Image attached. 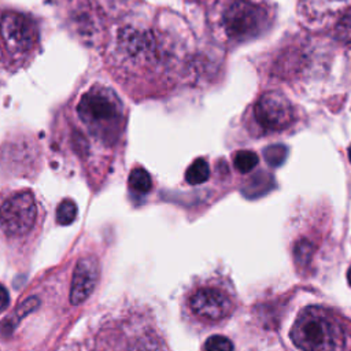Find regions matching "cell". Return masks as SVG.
I'll return each mask as SVG.
<instances>
[{"mask_svg": "<svg viewBox=\"0 0 351 351\" xmlns=\"http://www.w3.org/2000/svg\"><path fill=\"white\" fill-rule=\"evenodd\" d=\"M163 22L159 14L134 12L117 23L106 63L125 90L149 96L173 85L181 52L176 27Z\"/></svg>", "mask_w": 351, "mask_h": 351, "instance_id": "6da1fadb", "label": "cell"}, {"mask_svg": "<svg viewBox=\"0 0 351 351\" xmlns=\"http://www.w3.org/2000/svg\"><path fill=\"white\" fill-rule=\"evenodd\" d=\"M88 351H169L152 311L130 304L108 313L86 337Z\"/></svg>", "mask_w": 351, "mask_h": 351, "instance_id": "7a4b0ae2", "label": "cell"}, {"mask_svg": "<svg viewBox=\"0 0 351 351\" xmlns=\"http://www.w3.org/2000/svg\"><path fill=\"white\" fill-rule=\"evenodd\" d=\"M181 317L197 330L225 325L237 307L232 281L222 274L195 278L181 296Z\"/></svg>", "mask_w": 351, "mask_h": 351, "instance_id": "3957f363", "label": "cell"}, {"mask_svg": "<svg viewBox=\"0 0 351 351\" xmlns=\"http://www.w3.org/2000/svg\"><path fill=\"white\" fill-rule=\"evenodd\" d=\"M300 351H351V321L332 307H303L289 332Z\"/></svg>", "mask_w": 351, "mask_h": 351, "instance_id": "277c9868", "label": "cell"}, {"mask_svg": "<svg viewBox=\"0 0 351 351\" xmlns=\"http://www.w3.org/2000/svg\"><path fill=\"white\" fill-rule=\"evenodd\" d=\"M75 117L93 143L112 148L126 125L125 108L118 96L108 88L95 84L85 89L75 103Z\"/></svg>", "mask_w": 351, "mask_h": 351, "instance_id": "5b68a950", "label": "cell"}, {"mask_svg": "<svg viewBox=\"0 0 351 351\" xmlns=\"http://www.w3.org/2000/svg\"><path fill=\"white\" fill-rule=\"evenodd\" d=\"M43 207L26 188L0 192V240L10 248L29 247L40 234Z\"/></svg>", "mask_w": 351, "mask_h": 351, "instance_id": "8992f818", "label": "cell"}, {"mask_svg": "<svg viewBox=\"0 0 351 351\" xmlns=\"http://www.w3.org/2000/svg\"><path fill=\"white\" fill-rule=\"evenodd\" d=\"M210 21L219 40L241 44L266 30L270 14L261 0H215Z\"/></svg>", "mask_w": 351, "mask_h": 351, "instance_id": "52a82bcc", "label": "cell"}, {"mask_svg": "<svg viewBox=\"0 0 351 351\" xmlns=\"http://www.w3.org/2000/svg\"><path fill=\"white\" fill-rule=\"evenodd\" d=\"M38 22L27 12H0V62L10 71L27 66L38 52Z\"/></svg>", "mask_w": 351, "mask_h": 351, "instance_id": "ba28073f", "label": "cell"}, {"mask_svg": "<svg viewBox=\"0 0 351 351\" xmlns=\"http://www.w3.org/2000/svg\"><path fill=\"white\" fill-rule=\"evenodd\" d=\"M296 119V107L278 90L262 93L252 104V133L256 136L282 133L291 129Z\"/></svg>", "mask_w": 351, "mask_h": 351, "instance_id": "9c48e42d", "label": "cell"}, {"mask_svg": "<svg viewBox=\"0 0 351 351\" xmlns=\"http://www.w3.org/2000/svg\"><path fill=\"white\" fill-rule=\"evenodd\" d=\"M99 263L95 256H85L78 261L73 271L70 303L77 306L84 303L95 291L99 281Z\"/></svg>", "mask_w": 351, "mask_h": 351, "instance_id": "30bf717a", "label": "cell"}, {"mask_svg": "<svg viewBox=\"0 0 351 351\" xmlns=\"http://www.w3.org/2000/svg\"><path fill=\"white\" fill-rule=\"evenodd\" d=\"M347 7H351V0H300V8L306 16L315 19H322Z\"/></svg>", "mask_w": 351, "mask_h": 351, "instance_id": "8fae6325", "label": "cell"}, {"mask_svg": "<svg viewBox=\"0 0 351 351\" xmlns=\"http://www.w3.org/2000/svg\"><path fill=\"white\" fill-rule=\"evenodd\" d=\"M128 186L133 195L144 196L152 189V177L144 167H133L128 178Z\"/></svg>", "mask_w": 351, "mask_h": 351, "instance_id": "7c38bea8", "label": "cell"}, {"mask_svg": "<svg viewBox=\"0 0 351 351\" xmlns=\"http://www.w3.org/2000/svg\"><path fill=\"white\" fill-rule=\"evenodd\" d=\"M210 166L204 158L195 159L185 171V181L191 185H199L208 180Z\"/></svg>", "mask_w": 351, "mask_h": 351, "instance_id": "4fadbf2b", "label": "cell"}, {"mask_svg": "<svg viewBox=\"0 0 351 351\" xmlns=\"http://www.w3.org/2000/svg\"><path fill=\"white\" fill-rule=\"evenodd\" d=\"M258 155L250 149H240L233 156V166L239 173H250L258 166Z\"/></svg>", "mask_w": 351, "mask_h": 351, "instance_id": "5bb4252c", "label": "cell"}, {"mask_svg": "<svg viewBox=\"0 0 351 351\" xmlns=\"http://www.w3.org/2000/svg\"><path fill=\"white\" fill-rule=\"evenodd\" d=\"M78 214V207L73 199H63L56 207V222L59 225H70Z\"/></svg>", "mask_w": 351, "mask_h": 351, "instance_id": "9a60e30c", "label": "cell"}, {"mask_svg": "<svg viewBox=\"0 0 351 351\" xmlns=\"http://www.w3.org/2000/svg\"><path fill=\"white\" fill-rule=\"evenodd\" d=\"M288 154V148L284 144H273L263 149V158L271 167H278L284 163Z\"/></svg>", "mask_w": 351, "mask_h": 351, "instance_id": "2e32d148", "label": "cell"}, {"mask_svg": "<svg viewBox=\"0 0 351 351\" xmlns=\"http://www.w3.org/2000/svg\"><path fill=\"white\" fill-rule=\"evenodd\" d=\"M233 343L230 339L222 335H213L206 339L203 344V351H233Z\"/></svg>", "mask_w": 351, "mask_h": 351, "instance_id": "e0dca14e", "label": "cell"}, {"mask_svg": "<svg viewBox=\"0 0 351 351\" xmlns=\"http://www.w3.org/2000/svg\"><path fill=\"white\" fill-rule=\"evenodd\" d=\"M8 302H10L8 291L3 284H0V311H3L7 307Z\"/></svg>", "mask_w": 351, "mask_h": 351, "instance_id": "ac0fdd59", "label": "cell"}, {"mask_svg": "<svg viewBox=\"0 0 351 351\" xmlns=\"http://www.w3.org/2000/svg\"><path fill=\"white\" fill-rule=\"evenodd\" d=\"M347 281H348V285L351 287V266L347 270Z\"/></svg>", "mask_w": 351, "mask_h": 351, "instance_id": "d6986e66", "label": "cell"}, {"mask_svg": "<svg viewBox=\"0 0 351 351\" xmlns=\"http://www.w3.org/2000/svg\"><path fill=\"white\" fill-rule=\"evenodd\" d=\"M348 159H350V162H351V145H350V148H348Z\"/></svg>", "mask_w": 351, "mask_h": 351, "instance_id": "ffe728a7", "label": "cell"}]
</instances>
